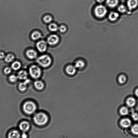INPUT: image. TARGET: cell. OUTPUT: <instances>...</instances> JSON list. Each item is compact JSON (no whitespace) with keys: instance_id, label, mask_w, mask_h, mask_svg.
<instances>
[{"instance_id":"obj_13","label":"cell","mask_w":138,"mask_h":138,"mask_svg":"<svg viewBox=\"0 0 138 138\" xmlns=\"http://www.w3.org/2000/svg\"><path fill=\"white\" fill-rule=\"evenodd\" d=\"M29 82V80L26 79L24 82L21 83L19 85V89L22 92H24L27 89L28 84Z\"/></svg>"},{"instance_id":"obj_20","label":"cell","mask_w":138,"mask_h":138,"mask_svg":"<svg viewBox=\"0 0 138 138\" xmlns=\"http://www.w3.org/2000/svg\"><path fill=\"white\" fill-rule=\"evenodd\" d=\"M119 17L118 13L114 12H111L109 15V20L112 21H114L117 19Z\"/></svg>"},{"instance_id":"obj_14","label":"cell","mask_w":138,"mask_h":138,"mask_svg":"<svg viewBox=\"0 0 138 138\" xmlns=\"http://www.w3.org/2000/svg\"><path fill=\"white\" fill-rule=\"evenodd\" d=\"M28 73L26 71L22 70L18 72V78L21 80H26L27 79Z\"/></svg>"},{"instance_id":"obj_30","label":"cell","mask_w":138,"mask_h":138,"mask_svg":"<svg viewBox=\"0 0 138 138\" xmlns=\"http://www.w3.org/2000/svg\"><path fill=\"white\" fill-rule=\"evenodd\" d=\"M118 10L121 13H124L126 12V8L124 5H121L118 7Z\"/></svg>"},{"instance_id":"obj_32","label":"cell","mask_w":138,"mask_h":138,"mask_svg":"<svg viewBox=\"0 0 138 138\" xmlns=\"http://www.w3.org/2000/svg\"><path fill=\"white\" fill-rule=\"evenodd\" d=\"M11 72V69L10 67H6L4 70V72L6 74H9Z\"/></svg>"},{"instance_id":"obj_21","label":"cell","mask_w":138,"mask_h":138,"mask_svg":"<svg viewBox=\"0 0 138 138\" xmlns=\"http://www.w3.org/2000/svg\"><path fill=\"white\" fill-rule=\"evenodd\" d=\"M21 64L20 62L17 61H15L12 64L11 67L15 71L18 70L21 67Z\"/></svg>"},{"instance_id":"obj_8","label":"cell","mask_w":138,"mask_h":138,"mask_svg":"<svg viewBox=\"0 0 138 138\" xmlns=\"http://www.w3.org/2000/svg\"><path fill=\"white\" fill-rule=\"evenodd\" d=\"M30 127L29 123L26 121H23L21 122L19 126L20 130L24 133H25L28 131Z\"/></svg>"},{"instance_id":"obj_26","label":"cell","mask_w":138,"mask_h":138,"mask_svg":"<svg viewBox=\"0 0 138 138\" xmlns=\"http://www.w3.org/2000/svg\"><path fill=\"white\" fill-rule=\"evenodd\" d=\"M131 131L134 134L138 135V125L135 124L131 128Z\"/></svg>"},{"instance_id":"obj_24","label":"cell","mask_w":138,"mask_h":138,"mask_svg":"<svg viewBox=\"0 0 138 138\" xmlns=\"http://www.w3.org/2000/svg\"><path fill=\"white\" fill-rule=\"evenodd\" d=\"M15 56L12 54H9L5 57V60L8 63L12 62L14 59Z\"/></svg>"},{"instance_id":"obj_15","label":"cell","mask_w":138,"mask_h":138,"mask_svg":"<svg viewBox=\"0 0 138 138\" xmlns=\"http://www.w3.org/2000/svg\"><path fill=\"white\" fill-rule=\"evenodd\" d=\"M20 134L17 130H13L9 133L8 137L9 138H18L20 137Z\"/></svg>"},{"instance_id":"obj_17","label":"cell","mask_w":138,"mask_h":138,"mask_svg":"<svg viewBox=\"0 0 138 138\" xmlns=\"http://www.w3.org/2000/svg\"><path fill=\"white\" fill-rule=\"evenodd\" d=\"M118 0H107L106 4L108 6L111 8L116 7L118 5Z\"/></svg>"},{"instance_id":"obj_11","label":"cell","mask_w":138,"mask_h":138,"mask_svg":"<svg viewBox=\"0 0 138 138\" xmlns=\"http://www.w3.org/2000/svg\"><path fill=\"white\" fill-rule=\"evenodd\" d=\"M66 71L68 74L73 75L75 74L76 72V68L75 66L69 65L66 67Z\"/></svg>"},{"instance_id":"obj_1","label":"cell","mask_w":138,"mask_h":138,"mask_svg":"<svg viewBox=\"0 0 138 138\" xmlns=\"http://www.w3.org/2000/svg\"><path fill=\"white\" fill-rule=\"evenodd\" d=\"M33 120L36 124L39 126L45 125L48 122V118L47 115L43 113H39L35 115Z\"/></svg>"},{"instance_id":"obj_18","label":"cell","mask_w":138,"mask_h":138,"mask_svg":"<svg viewBox=\"0 0 138 138\" xmlns=\"http://www.w3.org/2000/svg\"><path fill=\"white\" fill-rule=\"evenodd\" d=\"M42 37V34L40 32L38 31H35L32 33L31 38L33 40H37Z\"/></svg>"},{"instance_id":"obj_35","label":"cell","mask_w":138,"mask_h":138,"mask_svg":"<svg viewBox=\"0 0 138 138\" xmlns=\"http://www.w3.org/2000/svg\"><path fill=\"white\" fill-rule=\"evenodd\" d=\"M27 135L25 133H24L22 134V137L24 138H27Z\"/></svg>"},{"instance_id":"obj_4","label":"cell","mask_w":138,"mask_h":138,"mask_svg":"<svg viewBox=\"0 0 138 138\" xmlns=\"http://www.w3.org/2000/svg\"><path fill=\"white\" fill-rule=\"evenodd\" d=\"M29 72L30 76L34 79L39 78L42 73L41 68L38 66L35 65H32L29 67Z\"/></svg>"},{"instance_id":"obj_28","label":"cell","mask_w":138,"mask_h":138,"mask_svg":"<svg viewBox=\"0 0 138 138\" xmlns=\"http://www.w3.org/2000/svg\"><path fill=\"white\" fill-rule=\"evenodd\" d=\"M43 20L46 23H49L51 22L52 20V18L50 16L47 15L44 17V18H43Z\"/></svg>"},{"instance_id":"obj_12","label":"cell","mask_w":138,"mask_h":138,"mask_svg":"<svg viewBox=\"0 0 138 138\" xmlns=\"http://www.w3.org/2000/svg\"><path fill=\"white\" fill-rule=\"evenodd\" d=\"M131 121L128 118L123 119L121 121L120 124L122 127L127 128L129 127L131 125Z\"/></svg>"},{"instance_id":"obj_19","label":"cell","mask_w":138,"mask_h":138,"mask_svg":"<svg viewBox=\"0 0 138 138\" xmlns=\"http://www.w3.org/2000/svg\"><path fill=\"white\" fill-rule=\"evenodd\" d=\"M34 85L35 88L38 90H41L44 87V84L41 81H36L34 83Z\"/></svg>"},{"instance_id":"obj_37","label":"cell","mask_w":138,"mask_h":138,"mask_svg":"<svg viewBox=\"0 0 138 138\" xmlns=\"http://www.w3.org/2000/svg\"><path fill=\"white\" fill-rule=\"evenodd\" d=\"M104 1V0H97V1L98 2L100 3H103Z\"/></svg>"},{"instance_id":"obj_29","label":"cell","mask_w":138,"mask_h":138,"mask_svg":"<svg viewBox=\"0 0 138 138\" xmlns=\"http://www.w3.org/2000/svg\"><path fill=\"white\" fill-rule=\"evenodd\" d=\"M9 79L10 82L14 83L16 82L18 78L17 76L15 75H12L9 76Z\"/></svg>"},{"instance_id":"obj_31","label":"cell","mask_w":138,"mask_h":138,"mask_svg":"<svg viewBox=\"0 0 138 138\" xmlns=\"http://www.w3.org/2000/svg\"><path fill=\"white\" fill-rule=\"evenodd\" d=\"M59 31L62 33H64L67 31V28L65 25H62L59 28Z\"/></svg>"},{"instance_id":"obj_5","label":"cell","mask_w":138,"mask_h":138,"mask_svg":"<svg viewBox=\"0 0 138 138\" xmlns=\"http://www.w3.org/2000/svg\"><path fill=\"white\" fill-rule=\"evenodd\" d=\"M94 12L96 16L99 18H102L106 14L107 10L104 6L100 5L96 7Z\"/></svg>"},{"instance_id":"obj_9","label":"cell","mask_w":138,"mask_h":138,"mask_svg":"<svg viewBox=\"0 0 138 138\" xmlns=\"http://www.w3.org/2000/svg\"><path fill=\"white\" fill-rule=\"evenodd\" d=\"M26 55L28 58L30 59H35L37 57L38 53L36 51L33 49H29L26 52Z\"/></svg>"},{"instance_id":"obj_2","label":"cell","mask_w":138,"mask_h":138,"mask_svg":"<svg viewBox=\"0 0 138 138\" xmlns=\"http://www.w3.org/2000/svg\"><path fill=\"white\" fill-rule=\"evenodd\" d=\"M37 62L41 67H47L51 64L52 59L50 56L48 55H43L38 58Z\"/></svg>"},{"instance_id":"obj_27","label":"cell","mask_w":138,"mask_h":138,"mask_svg":"<svg viewBox=\"0 0 138 138\" xmlns=\"http://www.w3.org/2000/svg\"><path fill=\"white\" fill-rule=\"evenodd\" d=\"M120 112V114L123 116L127 115L128 113V110L127 108L123 107L121 109Z\"/></svg>"},{"instance_id":"obj_34","label":"cell","mask_w":138,"mask_h":138,"mask_svg":"<svg viewBox=\"0 0 138 138\" xmlns=\"http://www.w3.org/2000/svg\"><path fill=\"white\" fill-rule=\"evenodd\" d=\"M5 57V54L3 52H0V59H3Z\"/></svg>"},{"instance_id":"obj_36","label":"cell","mask_w":138,"mask_h":138,"mask_svg":"<svg viewBox=\"0 0 138 138\" xmlns=\"http://www.w3.org/2000/svg\"><path fill=\"white\" fill-rule=\"evenodd\" d=\"M135 94L136 96L138 97V89L136 90L135 92Z\"/></svg>"},{"instance_id":"obj_33","label":"cell","mask_w":138,"mask_h":138,"mask_svg":"<svg viewBox=\"0 0 138 138\" xmlns=\"http://www.w3.org/2000/svg\"><path fill=\"white\" fill-rule=\"evenodd\" d=\"M132 117L134 120L137 121L138 120V114L137 113H133L132 114Z\"/></svg>"},{"instance_id":"obj_16","label":"cell","mask_w":138,"mask_h":138,"mask_svg":"<svg viewBox=\"0 0 138 138\" xmlns=\"http://www.w3.org/2000/svg\"><path fill=\"white\" fill-rule=\"evenodd\" d=\"M85 63L84 60H79L75 62V67L76 69H81L84 68L85 66Z\"/></svg>"},{"instance_id":"obj_23","label":"cell","mask_w":138,"mask_h":138,"mask_svg":"<svg viewBox=\"0 0 138 138\" xmlns=\"http://www.w3.org/2000/svg\"><path fill=\"white\" fill-rule=\"evenodd\" d=\"M49 29L51 31L54 32L58 31L59 27L57 25L53 23L50 25L49 26Z\"/></svg>"},{"instance_id":"obj_6","label":"cell","mask_w":138,"mask_h":138,"mask_svg":"<svg viewBox=\"0 0 138 138\" xmlns=\"http://www.w3.org/2000/svg\"><path fill=\"white\" fill-rule=\"evenodd\" d=\"M59 41V37L55 34L51 35L47 39V42L49 45L54 46L57 44Z\"/></svg>"},{"instance_id":"obj_3","label":"cell","mask_w":138,"mask_h":138,"mask_svg":"<svg viewBox=\"0 0 138 138\" xmlns=\"http://www.w3.org/2000/svg\"><path fill=\"white\" fill-rule=\"evenodd\" d=\"M37 107L33 102L28 101L25 103L23 106V109L26 114L31 115L34 113L36 110Z\"/></svg>"},{"instance_id":"obj_10","label":"cell","mask_w":138,"mask_h":138,"mask_svg":"<svg viewBox=\"0 0 138 138\" xmlns=\"http://www.w3.org/2000/svg\"><path fill=\"white\" fill-rule=\"evenodd\" d=\"M127 4L128 8L131 11L137 7L138 5V0H128Z\"/></svg>"},{"instance_id":"obj_7","label":"cell","mask_w":138,"mask_h":138,"mask_svg":"<svg viewBox=\"0 0 138 138\" xmlns=\"http://www.w3.org/2000/svg\"><path fill=\"white\" fill-rule=\"evenodd\" d=\"M36 47L37 50L39 52H44L47 50V43L44 40L39 41L37 43Z\"/></svg>"},{"instance_id":"obj_22","label":"cell","mask_w":138,"mask_h":138,"mask_svg":"<svg viewBox=\"0 0 138 138\" xmlns=\"http://www.w3.org/2000/svg\"><path fill=\"white\" fill-rule=\"evenodd\" d=\"M127 104L130 107H132L135 105L136 101L135 99L133 97L128 98L126 101Z\"/></svg>"},{"instance_id":"obj_25","label":"cell","mask_w":138,"mask_h":138,"mask_svg":"<svg viewBox=\"0 0 138 138\" xmlns=\"http://www.w3.org/2000/svg\"><path fill=\"white\" fill-rule=\"evenodd\" d=\"M118 80L120 84H123L125 82L126 80V77L125 75H121L119 76Z\"/></svg>"}]
</instances>
